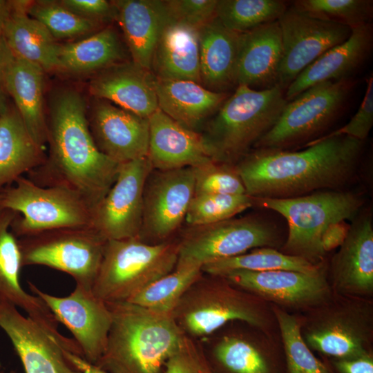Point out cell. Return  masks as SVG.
<instances>
[{
    "mask_svg": "<svg viewBox=\"0 0 373 373\" xmlns=\"http://www.w3.org/2000/svg\"><path fill=\"white\" fill-rule=\"evenodd\" d=\"M300 151L252 149L235 164L251 197L286 198L336 190L353 176L364 142L338 136Z\"/></svg>",
    "mask_w": 373,
    "mask_h": 373,
    "instance_id": "cell-1",
    "label": "cell"
},
{
    "mask_svg": "<svg viewBox=\"0 0 373 373\" xmlns=\"http://www.w3.org/2000/svg\"><path fill=\"white\" fill-rule=\"evenodd\" d=\"M48 155L28 178L41 186H65L94 207L114 183L119 164L97 146L90 131L86 102L77 90L64 88L51 102L47 119Z\"/></svg>",
    "mask_w": 373,
    "mask_h": 373,
    "instance_id": "cell-2",
    "label": "cell"
},
{
    "mask_svg": "<svg viewBox=\"0 0 373 373\" xmlns=\"http://www.w3.org/2000/svg\"><path fill=\"white\" fill-rule=\"evenodd\" d=\"M106 303L112 324L105 352L95 365L108 373H164L185 334L173 314L127 301Z\"/></svg>",
    "mask_w": 373,
    "mask_h": 373,
    "instance_id": "cell-3",
    "label": "cell"
},
{
    "mask_svg": "<svg viewBox=\"0 0 373 373\" xmlns=\"http://www.w3.org/2000/svg\"><path fill=\"white\" fill-rule=\"evenodd\" d=\"M279 86L257 90L238 86L200 134L211 157L235 165L276 124L287 101Z\"/></svg>",
    "mask_w": 373,
    "mask_h": 373,
    "instance_id": "cell-4",
    "label": "cell"
},
{
    "mask_svg": "<svg viewBox=\"0 0 373 373\" xmlns=\"http://www.w3.org/2000/svg\"><path fill=\"white\" fill-rule=\"evenodd\" d=\"M208 276L196 280L173 310V316L185 334L191 337L207 336L235 321L269 334L276 319L266 301L224 277Z\"/></svg>",
    "mask_w": 373,
    "mask_h": 373,
    "instance_id": "cell-5",
    "label": "cell"
},
{
    "mask_svg": "<svg viewBox=\"0 0 373 373\" xmlns=\"http://www.w3.org/2000/svg\"><path fill=\"white\" fill-rule=\"evenodd\" d=\"M254 206L276 211L288 224V235L280 251L314 264L324 262L322 239L333 225L354 219L364 204L351 191L325 190L286 198L252 197Z\"/></svg>",
    "mask_w": 373,
    "mask_h": 373,
    "instance_id": "cell-6",
    "label": "cell"
},
{
    "mask_svg": "<svg viewBox=\"0 0 373 373\" xmlns=\"http://www.w3.org/2000/svg\"><path fill=\"white\" fill-rule=\"evenodd\" d=\"M178 251V240L150 244L138 237L107 240L92 292L106 303L128 301L172 271Z\"/></svg>",
    "mask_w": 373,
    "mask_h": 373,
    "instance_id": "cell-7",
    "label": "cell"
},
{
    "mask_svg": "<svg viewBox=\"0 0 373 373\" xmlns=\"http://www.w3.org/2000/svg\"><path fill=\"white\" fill-rule=\"evenodd\" d=\"M370 298L333 292L301 316L302 336L312 350L335 359L371 352L373 309Z\"/></svg>",
    "mask_w": 373,
    "mask_h": 373,
    "instance_id": "cell-8",
    "label": "cell"
},
{
    "mask_svg": "<svg viewBox=\"0 0 373 373\" xmlns=\"http://www.w3.org/2000/svg\"><path fill=\"white\" fill-rule=\"evenodd\" d=\"M0 207L18 213L11 226L17 238L54 229L92 227L93 207L80 193L65 186H41L24 176L0 192Z\"/></svg>",
    "mask_w": 373,
    "mask_h": 373,
    "instance_id": "cell-9",
    "label": "cell"
},
{
    "mask_svg": "<svg viewBox=\"0 0 373 373\" xmlns=\"http://www.w3.org/2000/svg\"><path fill=\"white\" fill-rule=\"evenodd\" d=\"M353 78L315 85L287 102L278 122L253 149L290 150L321 137L346 108Z\"/></svg>",
    "mask_w": 373,
    "mask_h": 373,
    "instance_id": "cell-10",
    "label": "cell"
},
{
    "mask_svg": "<svg viewBox=\"0 0 373 373\" xmlns=\"http://www.w3.org/2000/svg\"><path fill=\"white\" fill-rule=\"evenodd\" d=\"M106 240L92 227L46 230L18 238L22 266L43 265L71 276L88 290L97 276Z\"/></svg>",
    "mask_w": 373,
    "mask_h": 373,
    "instance_id": "cell-11",
    "label": "cell"
},
{
    "mask_svg": "<svg viewBox=\"0 0 373 373\" xmlns=\"http://www.w3.org/2000/svg\"><path fill=\"white\" fill-rule=\"evenodd\" d=\"M278 242L276 228L254 216L189 226L178 240L176 266L204 265L260 247H274Z\"/></svg>",
    "mask_w": 373,
    "mask_h": 373,
    "instance_id": "cell-12",
    "label": "cell"
},
{
    "mask_svg": "<svg viewBox=\"0 0 373 373\" xmlns=\"http://www.w3.org/2000/svg\"><path fill=\"white\" fill-rule=\"evenodd\" d=\"M194 191L193 167L153 169L144 184L138 238L150 244L169 240L185 220Z\"/></svg>",
    "mask_w": 373,
    "mask_h": 373,
    "instance_id": "cell-13",
    "label": "cell"
},
{
    "mask_svg": "<svg viewBox=\"0 0 373 373\" xmlns=\"http://www.w3.org/2000/svg\"><path fill=\"white\" fill-rule=\"evenodd\" d=\"M278 21L283 48L278 86L285 92L307 66L345 41L352 31L346 26L312 17L292 6Z\"/></svg>",
    "mask_w": 373,
    "mask_h": 373,
    "instance_id": "cell-14",
    "label": "cell"
},
{
    "mask_svg": "<svg viewBox=\"0 0 373 373\" xmlns=\"http://www.w3.org/2000/svg\"><path fill=\"white\" fill-rule=\"evenodd\" d=\"M152 169L148 157L120 163L114 183L93 211L92 227L106 240L138 237L144 184Z\"/></svg>",
    "mask_w": 373,
    "mask_h": 373,
    "instance_id": "cell-15",
    "label": "cell"
},
{
    "mask_svg": "<svg viewBox=\"0 0 373 373\" xmlns=\"http://www.w3.org/2000/svg\"><path fill=\"white\" fill-rule=\"evenodd\" d=\"M28 285L57 321L70 331L83 357L96 364L105 352L112 324L108 304L96 297L92 290L78 285L64 297L44 292L30 282Z\"/></svg>",
    "mask_w": 373,
    "mask_h": 373,
    "instance_id": "cell-16",
    "label": "cell"
},
{
    "mask_svg": "<svg viewBox=\"0 0 373 373\" xmlns=\"http://www.w3.org/2000/svg\"><path fill=\"white\" fill-rule=\"evenodd\" d=\"M218 276L281 308L308 311L327 301L333 294L325 270L316 274L233 270Z\"/></svg>",
    "mask_w": 373,
    "mask_h": 373,
    "instance_id": "cell-17",
    "label": "cell"
},
{
    "mask_svg": "<svg viewBox=\"0 0 373 373\" xmlns=\"http://www.w3.org/2000/svg\"><path fill=\"white\" fill-rule=\"evenodd\" d=\"M88 120L97 146L113 161L120 164L147 157L149 119L96 99Z\"/></svg>",
    "mask_w": 373,
    "mask_h": 373,
    "instance_id": "cell-18",
    "label": "cell"
},
{
    "mask_svg": "<svg viewBox=\"0 0 373 373\" xmlns=\"http://www.w3.org/2000/svg\"><path fill=\"white\" fill-rule=\"evenodd\" d=\"M332 291L370 298L373 294V224L370 212L358 214L330 264Z\"/></svg>",
    "mask_w": 373,
    "mask_h": 373,
    "instance_id": "cell-19",
    "label": "cell"
},
{
    "mask_svg": "<svg viewBox=\"0 0 373 373\" xmlns=\"http://www.w3.org/2000/svg\"><path fill=\"white\" fill-rule=\"evenodd\" d=\"M0 327L10 338L26 373H73L64 345L5 301H0Z\"/></svg>",
    "mask_w": 373,
    "mask_h": 373,
    "instance_id": "cell-20",
    "label": "cell"
},
{
    "mask_svg": "<svg viewBox=\"0 0 373 373\" xmlns=\"http://www.w3.org/2000/svg\"><path fill=\"white\" fill-rule=\"evenodd\" d=\"M17 214L0 207V301L21 308L50 335L66 344L70 338L59 333L58 321L46 305L37 296L27 293L21 285V254L18 238L11 231Z\"/></svg>",
    "mask_w": 373,
    "mask_h": 373,
    "instance_id": "cell-21",
    "label": "cell"
},
{
    "mask_svg": "<svg viewBox=\"0 0 373 373\" xmlns=\"http://www.w3.org/2000/svg\"><path fill=\"white\" fill-rule=\"evenodd\" d=\"M155 83L151 70L126 60L95 73L88 90L95 99L149 119L158 108Z\"/></svg>",
    "mask_w": 373,
    "mask_h": 373,
    "instance_id": "cell-22",
    "label": "cell"
},
{
    "mask_svg": "<svg viewBox=\"0 0 373 373\" xmlns=\"http://www.w3.org/2000/svg\"><path fill=\"white\" fill-rule=\"evenodd\" d=\"M351 30L348 39L327 50L292 82L285 93L287 102L315 85L353 78L372 52L373 28L370 22Z\"/></svg>",
    "mask_w": 373,
    "mask_h": 373,
    "instance_id": "cell-23",
    "label": "cell"
},
{
    "mask_svg": "<svg viewBox=\"0 0 373 373\" xmlns=\"http://www.w3.org/2000/svg\"><path fill=\"white\" fill-rule=\"evenodd\" d=\"M147 157L153 169L195 168L213 160L200 133L180 125L157 108L149 117Z\"/></svg>",
    "mask_w": 373,
    "mask_h": 373,
    "instance_id": "cell-24",
    "label": "cell"
},
{
    "mask_svg": "<svg viewBox=\"0 0 373 373\" xmlns=\"http://www.w3.org/2000/svg\"><path fill=\"white\" fill-rule=\"evenodd\" d=\"M282 51L278 21L239 33L237 86L257 90L278 86Z\"/></svg>",
    "mask_w": 373,
    "mask_h": 373,
    "instance_id": "cell-25",
    "label": "cell"
},
{
    "mask_svg": "<svg viewBox=\"0 0 373 373\" xmlns=\"http://www.w3.org/2000/svg\"><path fill=\"white\" fill-rule=\"evenodd\" d=\"M131 61L151 70L161 32L169 19L163 0L111 1Z\"/></svg>",
    "mask_w": 373,
    "mask_h": 373,
    "instance_id": "cell-26",
    "label": "cell"
},
{
    "mask_svg": "<svg viewBox=\"0 0 373 373\" xmlns=\"http://www.w3.org/2000/svg\"><path fill=\"white\" fill-rule=\"evenodd\" d=\"M198 29L169 17L151 61V71L156 79L201 84Z\"/></svg>",
    "mask_w": 373,
    "mask_h": 373,
    "instance_id": "cell-27",
    "label": "cell"
},
{
    "mask_svg": "<svg viewBox=\"0 0 373 373\" xmlns=\"http://www.w3.org/2000/svg\"><path fill=\"white\" fill-rule=\"evenodd\" d=\"M44 73L38 65L15 56L10 50L6 69L7 93L31 136L43 148L47 143Z\"/></svg>",
    "mask_w": 373,
    "mask_h": 373,
    "instance_id": "cell-28",
    "label": "cell"
},
{
    "mask_svg": "<svg viewBox=\"0 0 373 373\" xmlns=\"http://www.w3.org/2000/svg\"><path fill=\"white\" fill-rule=\"evenodd\" d=\"M158 108L176 122L200 133L229 96L191 81L156 79Z\"/></svg>",
    "mask_w": 373,
    "mask_h": 373,
    "instance_id": "cell-29",
    "label": "cell"
},
{
    "mask_svg": "<svg viewBox=\"0 0 373 373\" xmlns=\"http://www.w3.org/2000/svg\"><path fill=\"white\" fill-rule=\"evenodd\" d=\"M201 84L217 93L237 86L239 33L215 17L198 29Z\"/></svg>",
    "mask_w": 373,
    "mask_h": 373,
    "instance_id": "cell-30",
    "label": "cell"
},
{
    "mask_svg": "<svg viewBox=\"0 0 373 373\" xmlns=\"http://www.w3.org/2000/svg\"><path fill=\"white\" fill-rule=\"evenodd\" d=\"M44 148L31 136L15 106L0 114V192L41 165Z\"/></svg>",
    "mask_w": 373,
    "mask_h": 373,
    "instance_id": "cell-31",
    "label": "cell"
},
{
    "mask_svg": "<svg viewBox=\"0 0 373 373\" xmlns=\"http://www.w3.org/2000/svg\"><path fill=\"white\" fill-rule=\"evenodd\" d=\"M31 3L13 0L14 10L2 37L15 56L38 65L45 72L57 70L59 44L44 25L28 15Z\"/></svg>",
    "mask_w": 373,
    "mask_h": 373,
    "instance_id": "cell-32",
    "label": "cell"
},
{
    "mask_svg": "<svg viewBox=\"0 0 373 373\" xmlns=\"http://www.w3.org/2000/svg\"><path fill=\"white\" fill-rule=\"evenodd\" d=\"M57 59V70L81 75L126 61V50L115 28L106 26L80 41L59 44Z\"/></svg>",
    "mask_w": 373,
    "mask_h": 373,
    "instance_id": "cell-33",
    "label": "cell"
},
{
    "mask_svg": "<svg viewBox=\"0 0 373 373\" xmlns=\"http://www.w3.org/2000/svg\"><path fill=\"white\" fill-rule=\"evenodd\" d=\"M264 341L240 333L218 339L207 359L214 373H277L270 347Z\"/></svg>",
    "mask_w": 373,
    "mask_h": 373,
    "instance_id": "cell-34",
    "label": "cell"
},
{
    "mask_svg": "<svg viewBox=\"0 0 373 373\" xmlns=\"http://www.w3.org/2000/svg\"><path fill=\"white\" fill-rule=\"evenodd\" d=\"M233 270H291L316 274L325 271V265L324 262L312 263L304 258L286 254L273 247H260L243 254L211 262L202 267L203 273L211 276H221Z\"/></svg>",
    "mask_w": 373,
    "mask_h": 373,
    "instance_id": "cell-35",
    "label": "cell"
},
{
    "mask_svg": "<svg viewBox=\"0 0 373 373\" xmlns=\"http://www.w3.org/2000/svg\"><path fill=\"white\" fill-rule=\"evenodd\" d=\"M203 274L198 265L175 266L128 301L157 312L173 314L188 289Z\"/></svg>",
    "mask_w": 373,
    "mask_h": 373,
    "instance_id": "cell-36",
    "label": "cell"
},
{
    "mask_svg": "<svg viewBox=\"0 0 373 373\" xmlns=\"http://www.w3.org/2000/svg\"><path fill=\"white\" fill-rule=\"evenodd\" d=\"M270 306L280 334L287 373H334L315 356L305 342L301 334V316L277 305Z\"/></svg>",
    "mask_w": 373,
    "mask_h": 373,
    "instance_id": "cell-37",
    "label": "cell"
},
{
    "mask_svg": "<svg viewBox=\"0 0 373 373\" xmlns=\"http://www.w3.org/2000/svg\"><path fill=\"white\" fill-rule=\"evenodd\" d=\"M287 8L281 0H218L216 17L227 29L242 33L278 21Z\"/></svg>",
    "mask_w": 373,
    "mask_h": 373,
    "instance_id": "cell-38",
    "label": "cell"
},
{
    "mask_svg": "<svg viewBox=\"0 0 373 373\" xmlns=\"http://www.w3.org/2000/svg\"><path fill=\"white\" fill-rule=\"evenodd\" d=\"M28 14L44 25L55 39L86 35L99 29L102 25L75 15L59 1H32Z\"/></svg>",
    "mask_w": 373,
    "mask_h": 373,
    "instance_id": "cell-39",
    "label": "cell"
},
{
    "mask_svg": "<svg viewBox=\"0 0 373 373\" xmlns=\"http://www.w3.org/2000/svg\"><path fill=\"white\" fill-rule=\"evenodd\" d=\"M292 6L312 17L340 23L351 29L370 23L372 0H297Z\"/></svg>",
    "mask_w": 373,
    "mask_h": 373,
    "instance_id": "cell-40",
    "label": "cell"
},
{
    "mask_svg": "<svg viewBox=\"0 0 373 373\" xmlns=\"http://www.w3.org/2000/svg\"><path fill=\"white\" fill-rule=\"evenodd\" d=\"M253 206L252 197L246 193L194 195L184 220L189 226L215 223L233 218Z\"/></svg>",
    "mask_w": 373,
    "mask_h": 373,
    "instance_id": "cell-41",
    "label": "cell"
},
{
    "mask_svg": "<svg viewBox=\"0 0 373 373\" xmlns=\"http://www.w3.org/2000/svg\"><path fill=\"white\" fill-rule=\"evenodd\" d=\"M193 169L194 195L246 193L245 187L235 165L213 160Z\"/></svg>",
    "mask_w": 373,
    "mask_h": 373,
    "instance_id": "cell-42",
    "label": "cell"
},
{
    "mask_svg": "<svg viewBox=\"0 0 373 373\" xmlns=\"http://www.w3.org/2000/svg\"><path fill=\"white\" fill-rule=\"evenodd\" d=\"M164 373H214L201 346L184 334L169 358Z\"/></svg>",
    "mask_w": 373,
    "mask_h": 373,
    "instance_id": "cell-43",
    "label": "cell"
},
{
    "mask_svg": "<svg viewBox=\"0 0 373 373\" xmlns=\"http://www.w3.org/2000/svg\"><path fill=\"white\" fill-rule=\"evenodd\" d=\"M169 17L197 28L216 17L218 0H163Z\"/></svg>",
    "mask_w": 373,
    "mask_h": 373,
    "instance_id": "cell-44",
    "label": "cell"
},
{
    "mask_svg": "<svg viewBox=\"0 0 373 373\" xmlns=\"http://www.w3.org/2000/svg\"><path fill=\"white\" fill-rule=\"evenodd\" d=\"M372 125L373 76L372 74L367 80V88L362 102L349 122L338 129L330 132L325 135H322L312 142L343 135L364 142L365 139L368 136Z\"/></svg>",
    "mask_w": 373,
    "mask_h": 373,
    "instance_id": "cell-45",
    "label": "cell"
},
{
    "mask_svg": "<svg viewBox=\"0 0 373 373\" xmlns=\"http://www.w3.org/2000/svg\"><path fill=\"white\" fill-rule=\"evenodd\" d=\"M59 3L75 15L100 23L115 20V8L106 0H61Z\"/></svg>",
    "mask_w": 373,
    "mask_h": 373,
    "instance_id": "cell-46",
    "label": "cell"
},
{
    "mask_svg": "<svg viewBox=\"0 0 373 373\" xmlns=\"http://www.w3.org/2000/svg\"><path fill=\"white\" fill-rule=\"evenodd\" d=\"M334 365L340 373H373L372 353L343 359H335Z\"/></svg>",
    "mask_w": 373,
    "mask_h": 373,
    "instance_id": "cell-47",
    "label": "cell"
},
{
    "mask_svg": "<svg viewBox=\"0 0 373 373\" xmlns=\"http://www.w3.org/2000/svg\"><path fill=\"white\" fill-rule=\"evenodd\" d=\"M9 52L3 37H0V114L5 112L10 105L6 88V69Z\"/></svg>",
    "mask_w": 373,
    "mask_h": 373,
    "instance_id": "cell-48",
    "label": "cell"
},
{
    "mask_svg": "<svg viewBox=\"0 0 373 373\" xmlns=\"http://www.w3.org/2000/svg\"><path fill=\"white\" fill-rule=\"evenodd\" d=\"M345 224V222L334 224L326 231L322 239V248L325 254L343 242L349 227Z\"/></svg>",
    "mask_w": 373,
    "mask_h": 373,
    "instance_id": "cell-49",
    "label": "cell"
},
{
    "mask_svg": "<svg viewBox=\"0 0 373 373\" xmlns=\"http://www.w3.org/2000/svg\"><path fill=\"white\" fill-rule=\"evenodd\" d=\"M66 356L74 369L73 373H108L79 355L66 352Z\"/></svg>",
    "mask_w": 373,
    "mask_h": 373,
    "instance_id": "cell-50",
    "label": "cell"
},
{
    "mask_svg": "<svg viewBox=\"0 0 373 373\" xmlns=\"http://www.w3.org/2000/svg\"><path fill=\"white\" fill-rule=\"evenodd\" d=\"M14 10L13 0H0V37Z\"/></svg>",
    "mask_w": 373,
    "mask_h": 373,
    "instance_id": "cell-51",
    "label": "cell"
},
{
    "mask_svg": "<svg viewBox=\"0 0 373 373\" xmlns=\"http://www.w3.org/2000/svg\"><path fill=\"white\" fill-rule=\"evenodd\" d=\"M0 373H3V370L2 369V365L1 364V363H0Z\"/></svg>",
    "mask_w": 373,
    "mask_h": 373,
    "instance_id": "cell-52",
    "label": "cell"
}]
</instances>
